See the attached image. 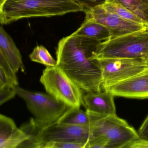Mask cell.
Wrapping results in <instances>:
<instances>
[{"label":"cell","mask_w":148,"mask_h":148,"mask_svg":"<svg viewBox=\"0 0 148 148\" xmlns=\"http://www.w3.org/2000/svg\"><path fill=\"white\" fill-rule=\"evenodd\" d=\"M100 43L73 33L58 44L56 66L86 92L102 90L101 70L93 59Z\"/></svg>","instance_id":"6da1fadb"},{"label":"cell","mask_w":148,"mask_h":148,"mask_svg":"<svg viewBox=\"0 0 148 148\" xmlns=\"http://www.w3.org/2000/svg\"><path fill=\"white\" fill-rule=\"evenodd\" d=\"M75 0H6L0 5L1 25L34 17L61 16L69 13L84 12Z\"/></svg>","instance_id":"7a4b0ae2"},{"label":"cell","mask_w":148,"mask_h":148,"mask_svg":"<svg viewBox=\"0 0 148 148\" xmlns=\"http://www.w3.org/2000/svg\"><path fill=\"white\" fill-rule=\"evenodd\" d=\"M30 136L19 148H43L51 142H80L87 144L91 138L92 127H81L57 122L42 124L31 118L21 127Z\"/></svg>","instance_id":"3957f363"},{"label":"cell","mask_w":148,"mask_h":148,"mask_svg":"<svg viewBox=\"0 0 148 148\" xmlns=\"http://www.w3.org/2000/svg\"><path fill=\"white\" fill-rule=\"evenodd\" d=\"M148 57V27L99 43L94 59L107 58H144Z\"/></svg>","instance_id":"277c9868"},{"label":"cell","mask_w":148,"mask_h":148,"mask_svg":"<svg viewBox=\"0 0 148 148\" xmlns=\"http://www.w3.org/2000/svg\"><path fill=\"white\" fill-rule=\"evenodd\" d=\"M95 114L92 137H103L109 143L108 148H128L132 143L139 139L138 133L134 128L117 115Z\"/></svg>","instance_id":"5b68a950"},{"label":"cell","mask_w":148,"mask_h":148,"mask_svg":"<svg viewBox=\"0 0 148 148\" xmlns=\"http://www.w3.org/2000/svg\"><path fill=\"white\" fill-rule=\"evenodd\" d=\"M40 82L47 93L70 108L81 106L82 90L57 66H47Z\"/></svg>","instance_id":"8992f818"},{"label":"cell","mask_w":148,"mask_h":148,"mask_svg":"<svg viewBox=\"0 0 148 148\" xmlns=\"http://www.w3.org/2000/svg\"><path fill=\"white\" fill-rule=\"evenodd\" d=\"M16 95L23 99L27 108L35 116V120L42 124L58 122L70 108L51 95L41 92L30 91L14 86Z\"/></svg>","instance_id":"52a82bcc"},{"label":"cell","mask_w":148,"mask_h":148,"mask_svg":"<svg viewBox=\"0 0 148 148\" xmlns=\"http://www.w3.org/2000/svg\"><path fill=\"white\" fill-rule=\"evenodd\" d=\"M102 73V89L125 80L145 71V59H98Z\"/></svg>","instance_id":"ba28073f"},{"label":"cell","mask_w":148,"mask_h":148,"mask_svg":"<svg viewBox=\"0 0 148 148\" xmlns=\"http://www.w3.org/2000/svg\"><path fill=\"white\" fill-rule=\"evenodd\" d=\"M85 20L92 21L106 27L111 39L144 30L148 27L143 23L125 19L116 14L110 12L100 5L85 9Z\"/></svg>","instance_id":"9c48e42d"},{"label":"cell","mask_w":148,"mask_h":148,"mask_svg":"<svg viewBox=\"0 0 148 148\" xmlns=\"http://www.w3.org/2000/svg\"><path fill=\"white\" fill-rule=\"evenodd\" d=\"M114 97L144 99L148 98V70L106 89Z\"/></svg>","instance_id":"30bf717a"},{"label":"cell","mask_w":148,"mask_h":148,"mask_svg":"<svg viewBox=\"0 0 148 148\" xmlns=\"http://www.w3.org/2000/svg\"><path fill=\"white\" fill-rule=\"evenodd\" d=\"M114 97L106 90L86 92L83 96L82 104L91 113L104 116L116 115Z\"/></svg>","instance_id":"8fae6325"},{"label":"cell","mask_w":148,"mask_h":148,"mask_svg":"<svg viewBox=\"0 0 148 148\" xmlns=\"http://www.w3.org/2000/svg\"><path fill=\"white\" fill-rule=\"evenodd\" d=\"M30 138L12 119L0 115V148H16Z\"/></svg>","instance_id":"7c38bea8"},{"label":"cell","mask_w":148,"mask_h":148,"mask_svg":"<svg viewBox=\"0 0 148 148\" xmlns=\"http://www.w3.org/2000/svg\"><path fill=\"white\" fill-rule=\"evenodd\" d=\"M0 53H2L16 73L24 66L19 50L11 36L1 25L0 27Z\"/></svg>","instance_id":"4fadbf2b"},{"label":"cell","mask_w":148,"mask_h":148,"mask_svg":"<svg viewBox=\"0 0 148 148\" xmlns=\"http://www.w3.org/2000/svg\"><path fill=\"white\" fill-rule=\"evenodd\" d=\"M95 119L94 113L82 110L80 107H71L58 122L81 127H92Z\"/></svg>","instance_id":"5bb4252c"},{"label":"cell","mask_w":148,"mask_h":148,"mask_svg":"<svg viewBox=\"0 0 148 148\" xmlns=\"http://www.w3.org/2000/svg\"><path fill=\"white\" fill-rule=\"evenodd\" d=\"M74 33L100 42L111 39L110 34L106 27L89 20H85L80 27Z\"/></svg>","instance_id":"9a60e30c"},{"label":"cell","mask_w":148,"mask_h":148,"mask_svg":"<svg viewBox=\"0 0 148 148\" xmlns=\"http://www.w3.org/2000/svg\"><path fill=\"white\" fill-rule=\"evenodd\" d=\"M123 5L135 14L148 26V0H106Z\"/></svg>","instance_id":"2e32d148"},{"label":"cell","mask_w":148,"mask_h":148,"mask_svg":"<svg viewBox=\"0 0 148 148\" xmlns=\"http://www.w3.org/2000/svg\"><path fill=\"white\" fill-rule=\"evenodd\" d=\"M101 6L108 12L116 14L125 19L145 24L143 21L138 16L121 4L106 1L103 4L101 5Z\"/></svg>","instance_id":"e0dca14e"},{"label":"cell","mask_w":148,"mask_h":148,"mask_svg":"<svg viewBox=\"0 0 148 148\" xmlns=\"http://www.w3.org/2000/svg\"><path fill=\"white\" fill-rule=\"evenodd\" d=\"M29 57L33 62L40 63L47 66L57 65V60L53 58L48 50L43 46H38L35 47Z\"/></svg>","instance_id":"ac0fdd59"},{"label":"cell","mask_w":148,"mask_h":148,"mask_svg":"<svg viewBox=\"0 0 148 148\" xmlns=\"http://www.w3.org/2000/svg\"><path fill=\"white\" fill-rule=\"evenodd\" d=\"M86 144L80 142H51L47 143L43 148H86Z\"/></svg>","instance_id":"d6986e66"},{"label":"cell","mask_w":148,"mask_h":148,"mask_svg":"<svg viewBox=\"0 0 148 148\" xmlns=\"http://www.w3.org/2000/svg\"><path fill=\"white\" fill-rule=\"evenodd\" d=\"M109 143L103 137L96 136L92 137L87 144L86 148H108Z\"/></svg>","instance_id":"ffe728a7"},{"label":"cell","mask_w":148,"mask_h":148,"mask_svg":"<svg viewBox=\"0 0 148 148\" xmlns=\"http://www.w3.org/2000/svg\"><path fill=\"white\" fill-rule=\"evenodd\" d=\"M16 92L13 87H4L0 88V105L13 98Z\"/></svg>","instance_id":"44dd1931"},{"label":"cell","mask_w":148,"mask_h":148,"mask_svg":"<svg viewBox=\"0 0 148 148\" xmlns=\"http://www.w3.org/2000/svg\"><path fill=\"white\" fill-rule=\"evenodd\" d=\"M83 6L85 9H89L103 4L106 0H75Z\"/></svg>","instance_id":"7402d4cb"},{"label":"cell","mask_w":148,"mask_h":148,"mask_svg":"<svg viewBox=\"0 0 148 148\" xmlns=\"http://www.w3.org/2000/svg\"><path fill=\"white\" fill-rule=\"evenodd\" d=\"M138 133L140 139L148 141V116L140 126Z\"/></svg>","instance_id":"603a6c76"},{"label":"cell","mask_w":148,"mask_h":148,"mask_svg":"<svg viewBox=\"0 0 148 148\" xmlns=\"http://www.w3.org/2000/svg\"><path fill=\"white\" fill-rule=\"evenodd\" d=\"M128 148H148V141L138 139L132 143Z\"/></svg>","instance_id":"cb8c5ba5"},{"label":"cell","mask_w":148,"mask_h":148,"mask_svg":"<svg viewBox=\"0 0 148 148\" xmlns=\"http://www.w3.org/2000/svg\"><path fill=\"white\" fill-rule=\"evenodd\" d=\"M145 69L148 70V57L145 59Z\"/></svg>","instance_id":"d4e9b609"},{"label":"cell","mask_w":148,"mask_h":148,"mask_svg":"<svg viewBox=\"0 0 148 148\" xmlns=\"http://www.w3.org/2000/svg\"><path fill=\"white\" fill-rule=\"evenodd\" d=\"M5 1L6 0H0V5H2Z\"/></svg>","instance_id":"484cf974"}]
</instances>
